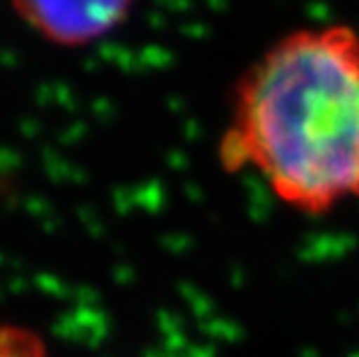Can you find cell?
I'll list each match as a JSON object with an SVG mask.
<instances>
[{
	"label": "cell",
	"instance_id": "1",
	"mask_svg": "<svg viewBox=\"0 0 359 357\" xmlns=\"http://www.w3.org/2000/svg\"><path fill=\"white\" fill-rule=\"evenodd\" d=\"M218 163L299 214L359 202V30L304 26L264 49L234 86Z\"/></svg>",
	"mask_w": 359,
	"mask_h": 357
},
{
	"label": "cell",
	"instance_id": "3",
	"mask_svg": "<svg viewBox=\"0 0 359 357\" xmlns=\"http://www.w3.org/2000/svg\"><path fill=\"white\" fill-rule=\"evenodd\" d=\"M0 357H49V348L35 330L0 316Z\"/></svg>",
	"mask_w": 359,
	"mask_h": 357
},
{
	"label": "cell",
	"instance_id": "2",
	"mask_svg": "<svg viewBox=\"0 0 359 357\" xmlns=\"http://www.w3.org/2000/svg\"><path fill=\"white\" fill-rule=\"evenodd\" d=\"M14 14L44 42L88 47L126 24L135 0H10Z\"/></svg>",
	"mask_w": 359,
	"mask_h": 357
}]
</instances>
